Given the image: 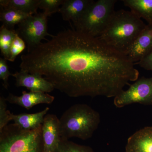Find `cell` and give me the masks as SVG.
I'll return each mask as SVG.
<instances>
[{
	"label": "cell",
	"instance_id": "8992f818",
	"mask_svg": "<svg viewBox=\"0 0 152 152\" xmlns=\"http://www.w3.org/2000/svg\"><path fill=\"white\" fill-rule=\"evenodd\" d=\"M48 18L44 12L37 13L18 25L17 34L26 43L28 51L41 44L46 36L52 37L48 32Z\"/></svg>",
	"mask_w": 152,
	"mask_h": 152
},
{
	"label": "cell",
	"instance_id": "52a82bcc",
	"mask_svg": "<svg viewBox=\"0 0 152 152\" xmlns=\"http://www.w3.org/2000/svg\"><path fill=\"white\" fill-rule=\"evenodd\" d=\"M134 103L152 105V77L138 78L127 90H123L114 97V104L117 108Z\"/></svg>",
	"mask_w": 152,
	"mask_h": 152
},
{
	"label": "cell",
	"instance_id": "44dd1931",
	"mask_svg": "<svg viewBox=\"0 0 152 152\" xmlns=\"http://www.w3.org/2000/svg\"><path fill=\"white\" fill-rule=\"evenodd\" d=\"M26 45L25 41L18 35V34L16 35L12 46H11L10 56L8 61L14 62L18 55L21 53L26 48Z\"/></svg>",
	"mask_w": 152,
	"mask_h": 152
},
{
	"label": "cell",
	"instance_id": "ba28073f",
	"mask_svg": "<svg viewBox=\"0 0 152 152\" xmlns=\"http://www.w3.org/2000/svg\"><path fill=\"white\" fill-rule=\"evenodd\" d=\"M15 79V86L26 87L30 91L50 93L54 90L53 85L43 77L23 70L12 74Z\"/></svg>",
	"mask_w": 152,
	"mask_h": 152
},
{
	"label": "cell",
	"instance_id": "2e32d148",
	"mask_svg": "<svg viewBox=\"0 0 152 152\" xmlns=\"http://www.w3.org/2000/svg\"><path fill=\"white\" fill-rule=\"evenodd\" d=\"M40 0H1L0 5L2 7L16 10L30 15L37 13Z\"/></svg>",
	"mask_w": 152,
	"mask_h": 152
},
{
	"label": "cell",
	"instance_id": "3957f363",
	"mask_svg": "<svg viewBox=\"0 0 152 152\" xmlns=\"http://www.w3.org/2000/svg\"><path fill=\"white\" fill-rule=\"evenodd\" d=\"M101 121L100 114L87 104H74L66 110L59 119L61 139L91 138Z\"/></svg>",
	"mask_w": 152,
	"mask_h": 152
},
{
	"label": "cell",
	"instance_id": "ac0fdd59",
	"mask_svg": "<svg viewBox=\"0 0 152 152\" xmlns=\"http://www.w3.org/2000/svg\"><path fill=\"white\" fill-rule=\"evenodd\" d=\"M16 34V31L10 29L3 25L0 28V50L6 60L10 58L11 46Z\"/></svg>",
	"mask_w": 152,
	"mask_h": 152
},
{
	"label": "cell",
	"instance_id": "7c38bea8",
	"mask_svg": "<svg viewBox=\"0 0 152 152\" xmlns=\"http://www.w3.org/2000/svg\"><path fill=\"white\" fill-rule=\"evenodd\" d=\"M125 152H152V126L145 127L131 135Z\"/></svg>",
	"mask_w": 152,
	"mask_h": 152
},
{
	"label": "cell",
	"instance_id": "e0dca14e",
	"mask_svg": "<svg viewBox=\"0 0 152 152\" xmlns=\"http://www.w3.org/2000/svg\"><path fill=\"white\" fill-rule=\"evenodd\" d=\"M1 21L10 29H14L15 25H18L28 17L32 15L12 9L2 7H1Z\"/></svg>",
	"mask_w": 152,
	"mask_h": 152
},
{
	"label": "cell",
	"instance_id": "4fadbf2b",
	"mask_svg": "<svg viewBox=\"0 0 152 152\" xmlns=\"http://www.w3.org/2000/svg\"><path fill=\"white\" fill-rule=\"evenodd\" d=\"M94 0H64L59 12L64 20L75 23Z\"/></svg>",
	"mask_w": 152,
	"mask_h": 152
},
{
	"label": "cell",
	"instance_id": "d6986e66",
	"mask_svg": "<svg viewBox=\"0 0 152 152\" xmlns=\"http://www.w3.org/2000/svg\"><path fill=\"white\" fill-rule=\"evenodd\" d=\"M54 152H94L89 146L80 145L66 139H61Z\"/></svg>",
	"mask_w": 152,
	"mask_h": 152
},
{
	"label": "cell",
	"instance_id": "8fae6325",
	"mask_svg": "<svg viewBox=\"0 0 152 152\" xmlns=\"http://www.w3.org/2000/svg\"><path fill=\"white\" fill-rule=\"evenodd\" d=\"M6 99L10 103L15 104L29 110L39 104H51L54 100L55 97L48 93L34 91L27 92L24 91L21 96L10 94Z\"/></svg>",
	"mask_w": 152,
	"mask_h": 152
},
{
	"label": "cell",
	"instance_id": "ffe728a7",
	"mask_svg": "<svg viewBox=\"0 0 152 152\" xmlns=\"http://www.w3.org/2000/svg\"><path fill=\"white\" fill-rule=\"evenodd\" d=\"M64 0H40L39 8L43 10V12L48 16L59 12Z\"/></svg>",
	"mask_w": 152,
	"mask_h": 152
},
{
	"label": "cell",
	"instance_id": "30bf717a",
	"mask_svg": "<svg viewBox=\"0 0 152 152\" xmlns=\"http://www.w3.org/2000/svg\"><path fill=\"white\" fill-rule=\"evenodd\" d=\"M152 52V24H148L136 39L126 56L135 64Z\"/></svg>",
	"mask_w": 152,
	"mask_h": 152
},
{
	"label": "cell",
	"instance_id": "7a4b0ae2",
	"mask_svg": "<svg viewBox=\"0 0 152 152\" xmlns=\"http://www.w3.org/2000/svg\"><path fill=\"white\" fill-rule=\"evenodd\" d=\"M146 25L131 11H115L105 29L98 37L109 47L126 55Z\"/></svg>",
	"mask_w": 152,
	"mask_h": 152
},
{
	"label": "cell",
	"instance_id": "6da1fadb",
	"mask_svg": "<svg viewBox=\"0 0 152 152\" xmlns=\"http://www.w3.org/2000/svg\"><path fill=\"white\" fill-rule=\"evenodd\" d=\"M22 55L20 70L43 77L71 97H115L139 72L126 55L75 29L52 35Z\"/></svg>",
	"mask_w": 152,
	"mask_h": 152
},
{
	"label": "cell",
	"instance_id": "7402d4cb",
	"mask_svg": "<svg viewBox=\"0 0 152 152\" xmlns=\"http://www.w3.org/2000/svg\"><path fill=\"white\" fill-rule=\"evenodd\" d=\"M7 100L3 96L0 97V132L12 121V113L7 110Z\"/></svg>",
	"mask_w": 152,
	"mask_h": 152
},
{
	"label": "cell",
	"instance_id": "603a6c76",
	"mask_svg": "<svg viewBox=\"0 0 152 152\" xmlns=\"http://www.w3.org/2000/svg\"><path fill=\"white\" fill-rule=\"evenodd\" d=\"M12 74L9 70V67L7 64V60L4 58H0V79L3 81V86L6 89L9 86L8 80Z\"/></svg>",
	"mask_w": 152,
	"mask_h": 152
},
{
	"label": "cell",
	"instance_id": "277c9868",
	"mask_svg": "<svg viewBox=\"0 0 152 152\" xmlns=\"http://www.w3.org/2000/svg\"><path fill=\"white\" fill-rule=\"evenodd\" d=\"M0 152H45L42 125L32 130L7 125L0 132Z\"/></svg>",
	"mask_w": 152,
	"mask_h": 152
},
{
	"label": "cell",
	"instance_id": "9c48e42d",
	"mask_svg": "<svg viewBox=\"0 0 152 152\" xmlns=\"http://www.w3.org/2000/svg\"><path fill=\"white\" fill-rule=\"evenodd\" d=\"M45 152H54L61 138L59 119L54 114H47L42 125Z\"/></svg>",
	"mask_w": 152,
	"mask_h": 152
},
{
	"label": "cell",
	"instance_id": "5bb4252c",
	"mask_svg": "<svg viewBox=\"0 0 152 152\" xmlns=\"http://www.w3.org/2000/svg\"><path fill=\"white\" fill-rule=\"evenodd\" d=\"M50 108L46 107L42 111L35 113H21L18 115L11 114L12 121L21 129L32 130L39 127L43 123L45 117Z\"/></svg>",
	"mask_w": 152,
	"mask_h": 152
},
{
	"label": "cell",
	"instance_id": "cb8c5ba5",
	"mask_svg": "<svg viewBox=\"0 0 152 152\" xmlns=\"http://www.w3.org/2000/svg\"><path fill=\"white\" fill-rule=\"evenodd\" d=\"M147 70L152 71V52L138 62L134 64Z\"/></svg>",
	"mask_w": 152,
	"mask_h": 152
},
{
	"label": "cell",
	"instance_id": "9a60e30c",
	"mask_svg": "<svg viewBox=\"0 0 152 152\" xmlns=\"http://www.w3.org/2000/svg\"><path fill=\"white\" fill-rule=\"evenodd\" d=\"M126 7L140 18L152 24V0H122Z\"/></svg>",
	"mask_w": 152,
	"mask_h": 152
},
{
	"label": "cell",
	"instance_id": "5b68a950",
	"mask_svg": "<svg viewBox=\"0 0 152 152\" xmlns=\"http://www.w3.org/2000/svg\"><path fill=\"white\" fill-rule=\"evenodd\" d=\"M116 0H99L91 4L74 23L75 29L94 37H99L105 29L112 15Z\"/></svg>",
	"mask_w": 152,
	"mask_h": 152
}]
</instances>
